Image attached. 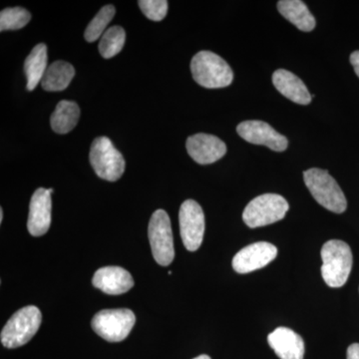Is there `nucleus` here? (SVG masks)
<instances>
[{
	"label": "nucleus",
	"instance_id": "a211bd4d",
	"mask_svg": "<svg viewBox=\"0 0 359 359\" xmlns=\"http://www.w3.org/2000/svg\"><path fill=\"white\" fill-rule=\"evenodd\" d=\"M47 60H48L47 47L44 43L36 45L26 58L25 72L27 79L26 88L28 91H32L36 88L37 85L41 83L42 78L48 68Z\"/></svg>",
	"mask_w": 359,
	"mask_h": 359
},
{
	"label": "nucleus",
	"instance_id": "cd10ccee",
	"mask_svg": "<svg viewBox=\"0 0 359 359\" xmlns=\"http://www.w3.org/2000/svg\"><path fill=\"white\" fill-rule=\"evenodd\" d=\"M4 221V210L0 209V223H2Z\"/></svg>",
	"mask_w": 359,
	"mask_h": 359
},
{
	"label": "nucleus",
	"instance_id": "aec40b11",
	"mask_svg": "<svg viewBox=\"0 0 359 359\" xmlns=\"http://www.w3.org/2000/svg\"><path fill=\"white\" fill-rule=\"evenodd\" d=\"M80 117L79 106L72 101L62 100L56 106L50 118L51 128L57 134H67L75 128Z\"/></svg>",
	"mask_w": 359,
	"mask_h": 359
},
{
	"label": "nucleus",
	"instance_id": "4468645a",
	"mask_svg": "<svg viewBox=\"0 0 359 359\" xmlns=\"http://www.w3.org/2000/svg\"><path fill=\"white\" fill-rule=\"evenodd\" d=\"M94 287L107 294L118 295L129 292L134 287L131 273L120 266H104L94 273Z\"/></svg>",
	"mask_w": 359,
	"mask_h": 359
},
{
	"label": "nucleus",
	"instance_id": "39448f33",
	"mask_svg": "<svg viewBox=\"0 0 359 359\" xmlns=\"http://www.w3.org/2000/svg\"><path fill=\"white\" fill-rule=\"evenodd\" d=\"M289 209V203L282 196L264 194L250 201L243 212V219L249 228H259L280 221Z\"/></svg>",
	"mask_w": 359,
	"mask_h": 359
},
{
	"label": "nucleus",
	"instance_id": "412c9836",
	"mask_svg": "<svg viewBox=\"0 0 359 359\" xmlns=\"http://www.w3.org/2000/svg\"><path fill=\"white\" fill-rule=\"evenodd\" d=\"M126 41V33L121 26H112L104 33L99 43V52L102 57H114L124 47Z\"/></svg>",
	"mask_w": 359,
	"mask_h": 359
},
{
	"label": "nucleus",
	"instance_id": "f8f14e48",
	"mask_svg": "<svg viewBox=\"0 0 359 359\" xmlns=\"http://www.w3.org/2000/svg\"><path fill=\"white\" fill-rule=\"evenodd\" d=\"M187 152L200 165H209L217 162L226 153V146L221 139L214 135L199 133L187 139Z\"/></svg>",
	"mask_w": 359,
	"mask_h": 359
},
{
	"label": "nucleus",
	"instance_id": "bb28decb",
	"mask_svg": "<svg viewBox=\"0 0 359 359\" xmlns=\"http://www.w3.org/2000/svg\"><path fill=\"white\" fill-rule=\"evenodd\" d=\"M193 359H211L209 355H205V354H202V355L198 356V358H195Z\"/></svg>",
	"mask_w": 359,
	"mask_h": 359
},
{
	"label": "nucleus",
	"instance_id": "9d476101",
	"mask_svg": "<svg viewBox=\"0 0 359 359\" xmlns=\"http://www.w3.org/2000/svg\"><path fill=\"white\" fill-rule=\"evenodd\" d=\"M237 132L245 141L254 145L266 146L276 152H283L289 145V141L283 135L276 132L268 123L259 120L240 123Z\"/></svg>",
	"mask_w": 359,
	"mask_h": 359
},
{
	"label": "nucleus",
	"instance_id": "f3484780",
	"mask_svg": "<svg viewBox=\"0 0 359 359\" xmlns=\"http://www.w3.org/2000/svg\"><path fill=\"white\" fill-rule=\"evenodd\" d=\"M278 9L285 20L302 32H313L316 27V18L301 0H280L278 2Z\"/></svg>",
	"mask_w": 359,
	"mask_h": 359
},
{
	"label": "nucleus",
	"instance_id": "a878e982",
	"mask_svg": "<svg viewBox=\"0 0 359 359\" xmlns=\"http://www.w3.org/2000/svg\"><path fill=\"white\" fill-rule=\"evenodd\" d=\"M351 63L353 66L356 75L359 77V50L354 51L351 55Z\"/></svg>",
	"mask_w": 359,
	"mask_h": 359
},
{
	"label": "nucleus",
	"instance_id": "20e7f679",
	"mask_svg": "<svg viewBox=\"0 0 359 359\" xmlns=\"http://www.w3.org/2000/svg\"><path fill=\"white\" fill-rule=\"evenodd\" d=\"M42 314L39 309L28 306L20 309L9 318L2 328L0 339L6 348H18L25 346L39 332Z\"/></svg>",
	"mask_w": 359,
	"mask_h": 359
},
{
	"label": "nucleus",
	"instance_id": "5701e85b",
	"mask_svg": "<svg viewBox=\"0 0 359 359\" xmlns=\"http://www.w3.org/2000/svg\"><path fill=\"white\" fill-rule=\"evenodd\" d=\"M32 20L29 11L22 7H9L0 13V30H18L25 27Z\"/></svg>",
	"mask_w": 359,
	"mask_h": 359
},
{
	"label": "nucleus",
	"instance_id": "7ed1b4c3",
	"mask_svg": "<svg viewBox=\"0 0 359 359\" xmlns=\"http://www.w3.org/2000/svg\"><path fill=\"white\" fill-rule=\"evenodd\" d=\"M306 186L314 200L335 214L346 212L347 201L337 182L325 170L313 168L304 173Z\"/></svg>",
	"mask_w": 359,
	"mask_h": 359
},
{
	"label": "nucleus",
	"instance_id": "423d86ee",
	"mask_svg": "<svg viewBox=\"0 0 359 359\" xmlns=\"http://www.w3.org/2000/svg\"><path fill=\"white\" fill-rule=\"evenodd\" d=\"M89 158L92 168L101 179L115 182L124 173V158L107 137H99L93 141Z\"/></svg>",
	"mask_w": 359,
	"mask_h": 359
},
{
	"label": "nucleus",
	"instance_id": "b1692460",
	"mask_svg": "<svg viewBox=\"0 0 359 359\" xmlns=\"http://www.w3.org/2000/svg\"><path fill=\"white\" fill-rule=\"evenodd\" d=\"M139 7L146 18L153 21H161L166 18L168 1L166 0H140Z\"/></svg>",
	"mask_w": 359,
	"mask_h": 359
},
{
	"label": "nucleus",
	"instance_id": "9b49d317",
	"mask_svg": "<svg viewBox=\"0 0 359 359\" xmlns=\"http://www.w3.org/2000/svg\"><path fill=\"white\" fill-rule=\"evenodd\" d=\"M278 256L276 245L266 242L255 243L237 252L233 268L238 273H249L268 266Z\"/></svg>",
	"mask_w": 359,
	"mask_h": 359
},
{
	"label": "nucleus",
	"instance_id": "2eb2a0df",
	"mask_svg": "<svg viewBox=\"0 0 359 359\" xmlns=\"http://www.w3.org/2000/svg\"><path fill=\"white\" fill-rule=\"evenodd\" d=\"M268 341L269 346L280 359H304V339L290 328H276L269 334Z\"/></svg>",
	"mask_w": 359,
	"mask_h": 359
},
{
	"label": "nucleus",
	"instance_id": "393cba45",
	"mask_svg": "<svg viewBox=\"0 0 359 359\" xmlns=\"http://www.w3.org/2000/svg\"><path fill=\"white\" fill-rule=\"evenodd\" d=\"M347 359H359V344H351L347 348Z\"/></svg>",
	"mask_w": 359,
	"mask_h": 359
},
{
	"label": "nucleus",
	"instance_id": "6e6552de",
	"mask_svg": "<svg viewBox=\"0 0 359 359\" xmlns=\"http://www.w3.org/2000/svg\"><path fill=\"white\" fill-rule=\"evenodd\" d=\"M148 235L155 261L163 266L171 264L175 257L173 233L164 210H157L151 217Z\"/></svg>",
	"mask_w": 359,
	"mask_h": 359
},
{
	"label": "nucleus",
	"instance_id": "dca6fc26",
	"mask_svg": "<svg viewBox=\"0 0 359 359\" xmlns=\"http://www.w3.org/2000/svg\"><path fill=\"white\" fill-rule=\"evenodd\" d=\"M273 83L276 90L285 98L299 105H309L311 102V93L301 78L289 70L278 69L273 74Z\"/></svg>",
	"mask_w": 359,
	"mask_h": 359
},
{
	"label": "nucleus",
	"instance_id": "ddd939ff",
	"mask_svg": "<svg viewBox=\"0 0 359 359\" xmlns=\"http://www.w3.org/2000/svg\"><path fill=\"white\" fill-rule=\"evenodd\" d=\"M53 189L39 188L30 201L27 229L33 237H40L48 231L51 224V194Z\"/></svg>",
	"mask_w": 359,
	"mask_h": 359
},
{
	"label": "nucleus",
	"instance_id": "0eeeda50",
	"mask_svg": "<svg viewBox=\"0 0 359 359\" xmlns=\"http://www.w3.org/2000/svg\"><path fill=\"white\" fill-rule=\"evenodd\" d=\"M136 323V316L131 309H104L94 316L91 327L103 339L120 342L126 339Z\"/></svg>",
	"mask_w": 359,
	"mask_h": 359
},
{
	"label": "nucleus",
	"instance_id": "f257e3e1",
	"mask_svg": "<svg viewBox=\"0 0 359 359\" xmlns=\"http://www.w3.org/2000/svg\"><path fill=\"white\" fill-rule=\"evenodd\" d=\"M321 275L330 287H341L346 285L353 268V252L344 241H328L321 249Z\"/></svg>",
	"mask_w": 359,
	"mask_h": 359
},
{
	"label": "nucleus",
	"instance_id": "1a4fd4ad",
	"mask_svg": "<svg viewBox=\"0 0 359 359\" xmlns=\"http://www.w3.org/2000/svg\"><path fill=\"white\" fill-rule=\"evenodd\" d=\"M180 233L187 250L196 252L203 243L205 233V215L196 201L187 200L179 212Z\"/></svg>",
	"mask_w": 359,
	"mask_h": 359
},
{
	"label": "nucleus",
	"instance_id": "f03ea898",
	"mask_svg": "<svg viewBox=\"0 0 359 359\" xmlns=\"http://www.w3.org/2000/svg\"><path fill=\"white\" fill-rule=\"evenodd\" d=\"M194 80L205 88L216 89L230 86L233 79L230 65L211 51H201L191 61Z\"/></svg>",
	"mask_w": 359,
	"mask_h": 359
},
{
	"label": "nucleus",
	"instance_id": "6ab92c4d",
	"mask_svg": "<svg viewBox=\"0 0 359 359\" xmlns=\"http://www.w3.org/2000/svg\"><path fill=\"white\" fill-rule=\"evenodd\" d=\"M74 75V67L70 63L61 60L55 61L48 66L40 84L45 91H63L69 86Z\"/></svg>",
	"mask_w": 359,
	"mask_h": 359
},
{
	"label": "nucleus",
	"instance_id": "4be33fe9",
	"mask_svg": "<svg viewBox=\"0 0 359 359\" xmlns=\"http://www.w3.org/2000/svg\"><path fill=\"white\" fill-rule=\"evenodd\" d=\"M116 13L115 7L113 6H104L95 18H93L86 30H85L84 37L88 42L96 41L97 39L102 37L104 33L107 30V26L113 20Z\"/></svg>",
	"mask_w": 359,
	"mask_h": 359
}]
</instances>
